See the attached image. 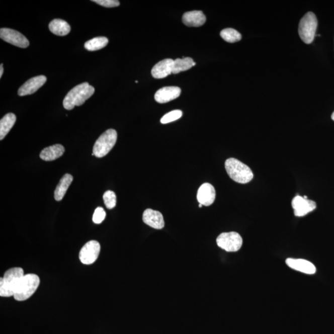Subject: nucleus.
Wrapping results in <instances>:
<instances>
[{"label": "nucleus", "mask_w": 334, "mask_h": 334, "mask_svg": "<svg viewBox=\"0 0 334 334\" xmlns=\"http://www.w3.org/2000/svg\"><path fill=\"white\" fill-rule=\"evenodd\" d=\"M292 205L294 214L297 217H303L313 211L316 208V203L314 201L309 200L307 196H295L292 202Z\"/></svg>", "instance_id": "nucleus-10"}, {"label": "nucleus", "mask_w": 334, "mask_h": 334, "mask_svg": "<svg viewBox=\"0 0 334 334\" xmlns=\"http://www.w3.org/2000/svg\"><path fill=\"white\" fill-rule=\"evenodd\" d=\"M183 112L180 110H175L170 112L168 114L164 115L161 118L160 122L162 124H166L174 122L180 119L182 117Z\"/></svg>", "instance_id": "nucleus-26"}, {"label": "nucleus", "mask_w": 334, "mask_h": 334, "mask_svg": "<svg viewBox=\"0 0 334 334\" xmlns=\"http://www.w3.org/2000/svg\"><path fill=\"white\" fill-rule=\"evenodd\" d=\"M117 140V133L115 129H108L97 140L93 147V155L98 158L105 157L113 149Z\"/></svg>", "instance_id": "nucleus-6"}, {"label": "nucleus", "mask_w": 334, "mask_h": 334, "mask_svg": "<svg viewBox=\"0 0 334 334\" xmlns=\"http://www.w3.org/2000/svg\"><path fill=\"white\" fill-rule=\"evenodd\" d=\"M174 60L172 59H165L156 64L151 71L152 76L155 79H162L169 76L173 72Z\"/></svg>", "instance_id": "nucleus-16"}, {"label": "nucleus", "mask_w": 334, "mask_h": 334, "mask_svg": "<svg viewBox=\"0 0 334 334\" xmlns=\"http://www.w3.org/2000/svg\"><path fill=\"white\" fill-rule=\"evenodd\" d=\"M64 152V148L61 144H55L45 148L40 152V157L43 160L53 161L60 158Z\"/></svg>", "instance_id": "nucleus-18"}, {"label": "nucleus", "mask_w": 334, "mask_h": 334, "mask_svg": "<svg viewBox=\"0 0 334 334\" xmlns=\"http://www.w3.org/2000/svg\"><path fill=\"white\" fill-rule=\"evenodd\" d=\"M72 180H73V177L70 174H65L61 178L60 183L56 187L55 193H54V197L56 201H60L63 199L70 185L71 184Z\"/></svg>", "instance_id": "nucleus-20"}, {"label": "nucleus", "mask_w": 334, "mask_h": 334, "mask_svg": "<svg viewBox=\"0 0 334 334\" xmlns=\"http://www.w3.org/2000/svg\"><path fill=\"white\" fill-rule=\"evenodd\" d=\"M202 206H203V205H202L201 204H199V207H202Z\"/></svg>", "instance_id": "nucleus-31"}, {"label": "nucleus", "mask_w": 334, "mask_h": 334, "mask_svg": "<svg viewBox=\"0 0 334 334\" xmlns=\"http://www.w3.org/2000/svg\"><path fill=\"white\" fill-rule=\"evenodd\" d=\"M220 36L228 43L237 42L242 38L240 33L232 28L223 29L220 32Z\"/></svg>", "instance_id": "nucleus-24"}, {"label": "nucleus", "mask_w": 334, "mask_h": 334, "mask_svg": "<svg viewBox=\"0 0 334 334\" xmlns=\"http://www.w3.org/2000/svg\"><path fill=\"white\" fill-rule=\"evenodd\" d=\"M93 2L106 8L117 7L120 5V2L117 0H93Z\"/></svg>", "instance_id": "nucleus-28"}, {"label": "nucleus", "mask_w": 334, "mask_h": 334, "mask_svg": "<svg viewBox=\"0 0 334 334\" xmlns=\"http://www.w3.org/2000/svg\"><path fill=\"white\" fill-rule=\"evenodd\" d=\"M286 264L291 269L304 274L311 275L316 272V267L313 264L302 259L289 258L286 260Z\"/></svg>", "instance_id": "nucleus-15"}, {"label": "nucleus", "mask_w": 334, "mask_h": 334, "mask_svg": "<svg viewBox=\"0 0 334 334\" xmlns=\"http://www.w3.org/2000/svg\"><path fill=\"white\" fill-rule=\"evenodd\" d=\"M215 188L210 183H204L199 188L197 199L199 204L209 206L214 203L215 199Z\"/></svg>", "instance_id": "nucleus-13"}, {"label": "nucleus", "mask_w": 334, "mask_h": 334, "mask_svg": "<svg viewBox=\"0 0 334 334\" xmlns=\"http://www.w3.org/2000/svg\"><path fill=\"white\" fill-rule=\"evenodd\" d=\"M183 22L189 27H200L206 23V17L201 11L185 13L183 16Z\"/></svg>", "instance_id": "nucleus-17"}, {"label": "nucleus", "mask_w": 334, "mask_h": 334, "mask_svg": "<svg viewBox=\"0 0 334 334\" xmlns=\"http://www.w3.org/2000/svg\"><path fill=\"white\" fill-rule=\"evenodd\" d=\"M49 29L51 32L58 36H64L69 33L71 27L66 21L60 19H55L49 24Z\"/></svg>", "instance_id": "nucleus-19"}, {"label": "nucleus", "mask_w": 334, "mask_h": 334, "mask_svg": "<svg viewBox=\"0 0 334 334\" xmlns=\"http://www.w3.org/2000/svg\"><path fill=\"white\" fill-rule=\"evenodd\" d=\"M95 89L88 82H84L75 86L69 92L63 100L64 109L71 110L74 107L82 106L94 94Z\"/></svg>", "instance_id": "nucleus-1"}, {"label": "nucleus", "mask_w": 334, "mask_h": 334, "mask_svg": "<svg viewBox=\"0 0 334 334\" xmlns=\"http://www.w3.org/2000/svg\"><path fill=\"white\" fill-rule=\"evenodd\" d=\"M331 118H332V120L334 121V112H333L332 116H331Z\"/></svg>", "instance_id": "nucleus-30"}, {"label": "nucleus", "mask_w": 334, "mask_h": 334, "mask_svg": "<svg viewBox=\"0 0 334 334\" xmlns=\"http://www.w3.org/2000/svg\"><path fill=\"white\" fill-rule=\"evenodd\" d=\"M195 65V62L191 58L183 56V58H177L174 62L172 74H178L180 72L187 71Z\"/></svg>", "instance_id": "nucleus-22"}, {"label": "nucleus", "mask_w": 334, "mask_h": 334, "mask_svg": "<svg viewBox=\"0 0 334 334\" xmlns=\"http://www.w3.org/2000/svg\"><path fill=\"white\" fill-rule=\"evenodd\" d=\"M135 82H136V83H137V82H138V81H137V80H136V81H135Z\"/></svg>", "instance_id": "nucleus-32"}, {"label": "nucleus", "mask_w": 334, "mask_h": 334, "mask_svg": "<svg viewBox=\"0 0 334 334\" xmlns=\"http://www.w3.org/2000/svg\"><path fill=\"white\" fill-rule=\"evenodd\" d=\"M101 245L98 241L91 240L82 247L79 253V260L84 265H90L98 260Z\"/></svg>", "instance_id": "nucleus-8"}, {"label": "nucleus", "mask_w": 334, "mask_h": 334, "mask_svg": "<svg viewBox=\"0 0 334 334\" xmlns=\"http://www.w3.org/2000/svg\"><path fill=\"white\" fill-rule=\"evenodd\" d=\"M108 43H109V40L107 37H95V38L86 42L85 47L86 50L90 51V52H93V51L101 50L102 48L106 47Z\"/></svg>", "instance_id": "nucleus-23"}, {"label": "nucleus", "mask_w": 334, "mask_h": 334, "mask_svg": "<svg viewBox=\"0 0 334 334\" xmlns=\"http://www.w3.org/2000/svg\"><path fill=\"white\" fill-rule=\"evenodd\" d=\"M181 92V89L175 86L164 87L156 92L154 98L158 103L165 104L179 98Z\"/></svg>", "instance_id": "nucleus-12"}, {"label": "nucleus", "mask_w": 334, "mask_h": 334, "mask_svg": "<svg viewBox=\"0 0 334 334\" xmlns=\"http://www.w3.org/2000/svg\"><path fill=\"white\" fill-rule=\"evenodd\" d=\"M218 246L227 252H236L240 249L243 239L239 233L235 231L221 233L217 237Z\"/></svg>", "instance_id": "nucleus-7"}, {"label": "nucleus", "mask_w": 334, "mask_h": 334, "mask_svg": "<svg viewBox=\"0 0 334 334\" xmlns=\"http://www.w3.org/2000/svg\"><path fill=\"white\" fill-rule=\"evenodd\" d=\"M142 220L145 224L157 230L162 229L165 225L162 214L160 212L150 209H147L144 212Z\"/></svg>", "instance_id": "nucleus-14"}, {"label": "nucleus", "mask_w": 334, "mask_h": 334, "mask_svg": "<svg viewBox=\"0 0 334 334\" xmlns=\"http://www.w3.org/2000/svg\"><path fill=\"white\" fill-rule=\"evenodd\" d=\"M40 279L38 276L34 274L24 275L14 293L16 300L21 301L28 300L38 289Z\"/></svg>", "instance_id": "nucleus-4"}, {"label": "nucleus", "mask_w": 334, "mask_h": 334, "mask_svg": "<svg viewBox=\"0 0 334 334\" xmlns=\"http://www.w3.org/2000/svg\"><path fill=\"white\" fill-rule=\"evenodd\" d=\"M24 276L22 268H14L8 270L4 277L0 279V296L3 297L14 296L16 288Z\"/></svg>", "instance_id": "nucleus-3"}, {"label": "nucleus", "mask_w": 334, "mask_h": 334, "mask_svg": "<svg viewBox=\"0 0 334 334\" xmlns=\"http://www.w3.org/2000/svg\"><path fill=\"white\" fill-rule=\"evenodd\" d=\"M317 27V20L313 13L308 12L300 20L298 33L300 38L306 44H310L314 39Z\"/></svg>", "instance_id": "nucleus-5"}, {"label": "nucleus", "mask_w": 334, "mask_h": 334, "mask_svg": "<svg viewBox=\"0 0 334 334\" xmlns=\"http://www.w3.org/2000/svg\"><path fill=\"white\" fill-rule=\"evenodd\" d=\"M106 217V212L102 207H99L94 211L93 220L97 224L101 223Z\"/></svg>", "instance_id": "nucleus-27"}, {"label": "nucleus", "mask_w": 334, "mask_h": 334, "mask_svg": "<svg viewBox=\"0 0 334 334\" xmlns=\"http://www.w3.org/2000/svg\"><path fill=\"white\" fill-rule=\"evenodd\" d=\"M225 167L230 179L241 184L249 183L254 177L249 167L236 158H228L225 161Z\"/></svg>", "instance_id": "nucleus-2"}, {"label": "nucleus", "mask_w": 334, "mask_h": 334, "mask_svg": "<svg viewBox=\"0 0 334 334\" xmlns=\"http://www.w3.org/2000/svg\"><path fill=\"white\" fill-rule=\"evenodd\" d=\"M3 74H4V64H1V66H0V78H2Z\"/></svg>", "instance_id": "nucleus-29"}, {"label": "nucleus", "mask_w": 334, "mask_h": 334, "mask_svg": "<svg viewBox=\"0 0 334 334\" xmlns=\"http://www.w3.org/2000/svg\"><path fill=\"white\" fill-rule=\"evenodd\" d=\"M47 81V77L45 76H38L31 78L19 89L18 95L23 97L31 95L42 87Z\"/></svg>", "instance_id": "nucleus-11"}, {"label": "nucleus", "mask_w": 334, "mask_h": 334, "mask_svg": "<svg viewBox=\"0 0 334 334\" xmlns=\"http://www.w3.org/2000/svg\"><path fill=\"white\" fill-rule=\"evenodd\" d=\"M0 38L16 47L26 48L29 47L28 39L20 32L9 28L0 29Z\"/></svg>", "instance_id": "nucleus-9"}, {"label": "nucleus", "mask_w": 334, "mask_h": 334, "mask_svg": "<svg viewBox=\"0 0 334 334\" xmlns=\"http://www.w3.org/2000/svg\"><path fill=\"white\" fill-rule=\"evenodd\" d=\"M105 205L107 208L112 209L114 208L117 204V196L115 193L112 191H107L104 193L103 196Z\"/></svg>", "instance_id": "nucleus-25"}, {"label": "nucleus", "mask_w": 334, "mask_h": 334, "mask_svg": "<svg viewBox=\"0 0 334 334\" xmlns=\"http://www.w3.org/2000/svg\"><path fill=\"white\" fill-rule=\"evenodd\" d=\"M16 121V115L12 113H10L3 117L0 121V139L5 138L14 126Z\"/></svg>", "instance_id": "nucleus-21"}]
</instances>
